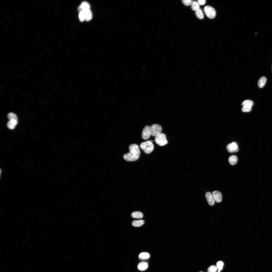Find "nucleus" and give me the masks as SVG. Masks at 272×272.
Listing matches in <instances>:
<instances>
[{"instance_id": "423d86ee", "label": "nucleus", "mask_w": 272, "mask_h": 272, "mask_svg": "<svg viewBox=\"0 0 272 272\" xmlns=\"http://www.w3.org/2000/svg\"><path fill=\"white\" fill-rule=\"evenodd\" d=\"M151 135V127L148 125L145 126L142 133V137L144 140L148 139Z\"/></svg>"}, {"instance_id": "39448f33", "label": "nucleus", "mask_w": 272, "mask_h": 272, "mask_svg": "<svg viewBox=\"0 0 272 272\" xmlns=\"http://www.w3.org/2000/svg\"><path fill=\"white\" fill-rule=\"evenodd\" d=\"M150 127L151 135L152 136L155 137L161 133L162 129L160 125L158 124H153Z\"/></svg>"}, {"instance_id": "c85d7f7f", "label": "nucleus", "mask_w": 272, "mask_h": 272, "mask_svg": "<svg viewBox=\"0 0 272 272\" xmlns=\"http://www.w3.org/2000/svg\"><path fill=\"white\" fill-rule=\"evenodd\" d=\"M202 272V271H200V272Z\"/></svg>"}, {"instance_id": "9b49d317", "label": "nucleus", "mask_w": 272, "mask_h": 272, "mask_svg": "<svg viewBox=\"0 0 272 272\" xmlns=\"http://www.w3.org/2000/svg\"><path fill=\"white\" fill-rule=\"evenodd\" d=\"M18 122V120L15 119L10 120L7 124V126L10 129H14L15 128Z\"/></svg>"}, {"instance_id": "c756f323", "label": "nucleus", "mask_w": 272, "mask_h": 272, "mask_svg": "<svg viewBox=\"0 0 272 272\" xmlns=\"http://www.w3.org/2000/svg\"></svg>"}, {"instance_id": "0eeeda50", "label": "nucleus", "mask_w": 272, "mask_h": 272, "mask_svg": "<svg viewBox=\"0 0 272 272\" xmlns=\"http://www.w3.org/2000/svg\"><path fill=\"white\" fill-rule=\"evenodd\" d=\"M226 149L229 153H235L239 150V148L237 144L234 142L228 144L226 146Z\"/></svg>"}, {"instance_id": "f03ea898", "label": "nucleus", "mask_w": 272, "mask_h": 272, "mask_svg": "<svg viewBox=\"0 0 272 272\" xmlns=\"http://www.w3.org/2000/svg\"><path fill=\"white\" fill-rule=\"evenodd\" d=\"M140 148L147 154L151 153L153 150L154 145L151 141H147L142 143Z\"/></svg>"}, {"instance_id": "9d476101", "label": "nucleus", "mask_w": 272, "mask_h": 272, "mask_svg": "<svg viewBox=\"0 0 272 272\" xmlns=\"http://www.w3.org/2000/svg\"><path fill=\"white\" fill-rule=\"evenodd\" d=\"M90 6L89 3L86 2L84 1L82 2L78 8L79 12L82 11H85L90 9Z\"/></svg>"}, {"instance_id": "4be33fe9", "label": "nucleus", "mask_w": 272, "mask_h": 272, "mask_svg": "<svg viewBox=\"0 0 272 272\" xmlns=\"http://www.w3.org/2000/svg\"><path fill=\"white\" fill-rule=\"evenodd\" d=\"M80 20L83 22L85 20V12L83 11H82L79 12V15Z\"/></svg>"}, {"instance_id": "1a4fd4ad", "label": "nucleus", "mask_w": 272, "mask_h": 272, "mask_svg": "<svg viewBox=\"0 0 272 272\" xmlns=\"http://www.w3.org/2000/svg\"><path fill=\"white\" fill-rule=\"evenodd\" d=\"M205 197L209 204L211 206L214 205L215 201L211 193L209 192H207L205 194Z\"/></svg>"}, {"instance_id": "dca6fc26", "label": "nucleus", "mask_w": 272, "mask_h": 272, "mask_svg": "<svg viewBox=\"0 0 272 272\" xmlns=\"http://www.w3.org/2000/svg\"><path fill=\"white\" fill-rule=\"evenodd\" d=\"M149 254L146 252H142L140 253L139 256V258L141 260H146L148 259L150 257Z\"/></svg>"}, {"instance_id": "5701e85b", "label": "nucleus", "mask_w": 272, "mask_h": 272, "mask_svg": "<svg viewBox=\"0 0 272 272\" xmlns=\"http://www.w3.org/2000/svg\"><path fill=\"white\" fill-rule=\"evenodd\" d=\"M7 117L9 120L12 119L18 120V118L17 115L15 114L12 113H9Z\"/></svg>"}, {"instance_id": "a211bd4d", "label": "nucleus", "mask_w": 272, "mask_h": 272, "mask_svg": "<svg viewBox=\"0 0 272 272\" xmlns=\"http://www.w3.org/2000/svg\"><path fill=\"white\" fill-rule=\"evenodd\" d=\"M131 216L134 218L140 219L142 218L143 216V213L140 212L135 211L132 213L131 214Z\"/></svg>"}, {"instance_id": "bb28decb", "label": "nucleus", "mask_w": 272, "mask_h": 272, "mask_svg": "<svg viewBox=\"0 0 272 272\" xmlns=\"http://www.w3.org/2000/svg\"><path fill=\"white\" fill-rule=\"evenodd\" d=\"M182 1L184 5L188 6L191 5L192 1L191 0H183Z\"/></svg>"}, {"instance_id": "b1692460", "label": "nucleus", "mask_w": 272, "mask_h": 272, "mask_svg": "<svg viewBox=\"0 0 272 272\" xmlns=\"http://www.w3.org/2000/svg\"><path fill=\"white\" fill-rule=\"evenodd\" d=\"M218 269L217 266L215 265H212L210 266L208 268V272H216Z\"/></svg>"}, {"instance_id": "a878e982", "label": "nucleus", "mask_w": 272, "mask_h": 272, "mask_svg": "<svg viewBox=\"0 0 272 272\" xmlns=\"http://www.w3.org/2000/svg\"><path fill=\"white\" fill-rule=\"evenodd\" d=\"M223 263L222 261H219L217 263V266L219 270H221L223 268Z\"/></svg>"}, {"instance_id": "2eb2a0df", "label": "nucleus", "mask_w": 272, "mask_h": 272, "mask_svg": "<svg viewBox=\"0 0 272 272\" xmlns=\"http://www.w3.org/2000/svg\"><path fill=\"white\" fill-rule=\"evenodd\" d=\"M83 11L85 12V20L87 21L90 20L92 18V14L90 9Z\"/></svg>"}, {"instance_id": "f8f14e48", "label": "nucleus", "mask_w": 272, "mask_h": 272, "mask_svg": "<svg viewBox=\"0 0 272 272\" xmlns=\"http://www.w3.org/2000/svg\"><path fill=\"white\" fill-rule=\"evenodd\" d=\"M148 267V265L147 263L145 262H141L138 264L137 267L139 270L143 271L146 269Z\"/></svg>"}, {"instance_id": "393cba45", "label": "nucleus", "mask_w": 272, "mask_h": 272, "mask_svg": "<svg viewBox=\"0 0 272 272\" xmlns=\"http://www.w3.org/2000/svg\"><path fill=\"white\" fill-rule=\"evenodd\" d=\"M245 105H249L252 106L253 105V102L250 100H246L244 101L242 104L243 106Z\"/></svg>"}, {"instance_id": "7ed1b4c3", "label": "nucleus", "mask_w": 272, "mask_h": 272, "mask_svg": "<svg viewBox=\"0 0 272 272\" xmlns=\"http://www.w3.org/2000/svg\"><path fill=\"white\" fill-rule=\"evenodd\" d=\"M155 140L156 144L160 146H164L168 143L166 135L163 133H161L156 136Z\"/></svg>"}, {"instance_id": "f257e3e1", "label": "nucleus", "mask_w": 272, "mask_h": 272, "mask_svg": "<svg viewBox=\"0 0 272 272\" xmlns=\"http://www.w3.org/2000/svg\"><path fill=\"white\" fill-rule=\"evenodd\" d=\"M129 152L123 155V158L127 161H134L139 157L140 152L139 146L134 144L130 145L129 147Z\"/></svg>"}, {"instance_id": "6ab92c4d", "label": "nucleus", "mask_w": 272, "mask_h": 272, "mask_svg": "<svg viewBox=\"0 0 272 272\" xmlns=\"http://www.w3.org/2000/svg\"><path fill=\"white\" fill-rule=\"evenodd\" d=\"M192 10L195 11L200 8L198 2L195 1H192L191 5Z\"/></svg>"}, {"instance_id": "4468645a", "label": "nucleus", "mask_w": 272, "mask_h": 272, "mask_svg": "<svg viewBox=\"0 0 272 272\" xmlns=\"http://www.w3.org/2000/svg\"><path fill=\"white\" fill-rule=\"evenodd\" d=\"M228 160L230 164L232 165H234L237 163L238 160V158L236 155H232L229 157Z\"/></svg>"}, {"instance_id": "f3484780", "label": "nucleus", "mask_w": 272, "mask_h": 272, "mask_svg": "<svg viewBox=\"0 0 272 272\" xmlns=\"http://www.w3.org/2000/svg\"><path fill=\"white\" fill-rule=\"evenodd\" d=\"M144 223V221L143 220H135L132 222V225L134 227H139L143 225Z\"/></svg>"}, {"instance_id": "ddd939ff", "label": "nucleus", "mask_w": 272, "mask_h": 272, "mask_svg": "<svg viewBox=\"0 0 272 272\" xmlns=\"http://www.w3.org/2000/svg\"><path fill=\"white\" fill-rule=\"evenodd\" d=\"M266 78L264 76L261 77L259 79L258 82L259 87L261 88L264 87L266 83Z\"/></svg>"}, {"instance_id": "cd10ccee", "label": "nucleus", "mask_w": 272, "mask_h": 272, "mask_svg": "<svg viewBox=\"0 0 272 272\" xmlns=\"http://www.w3.org/2000/svg\"><path fill=\"white\" fill-rule=\"evenodd\" d=\"M197 2L199 5H203L206 3V1L205 0H198Z\"/></svg>"}, {"instance_id": "412c9836", "label": "nucleus", "mask_w": 272, "mask_h": 272, "mask_svg": "<svg viewBox=\"0 0 272 272\" xmlns=\"http://www.w3.org/2000/svg\"><path fill=\"white\" fill-rule=\"evenodd\" d=\"M252 106L249 105H245L243 106L242 110L244 112H250L252 109Z\"/></svg>"}, {"instance_id": "6e6552de", "label": "nucleus", "mask_w": 272, "mask_h": 272, "mask_svg": "<svg viewBox=\"0 0 272 272\" xmlns=\"http://www.w3.org/2000/svg\"><path fill=\"white\" fill-rule=\"evenodd\" d=\"M212 194L215 201L219 203L222 201V195L220 192L217 191H215L212 192Z\"/></svg>"}, {"instance_id": "aec40b11", "label": "nucleus", "mask_w": 272, "mask_h": 272, "mask_svg": "<svg viewBox=\"0 0 272 272\" xmlns=\"http://www.w3.org/2000/svg\"><path fill=\"white\" fill-rule=\"evenodd\" d=\"M195 14L196 17L200 19L204 18V16L202 11L200 8L195 11Z\"/></svg>"}, {"instance_id": "20e7f679", "label": "nucleus", "mask_w": 272, "mask_h": 272, "mask_svg": "<svg viewBox=\"0 0 272 272\" xmlns=\"http://www.w3.org/2000/svg\"><path fill=\"white\" fill-rule=\"evenodd\" d=\"M204 11L206 15L208 18L213 19L215 17L216 11L212 7L210 6H206L204 7Z\"/></svg>"}]
</instances>
